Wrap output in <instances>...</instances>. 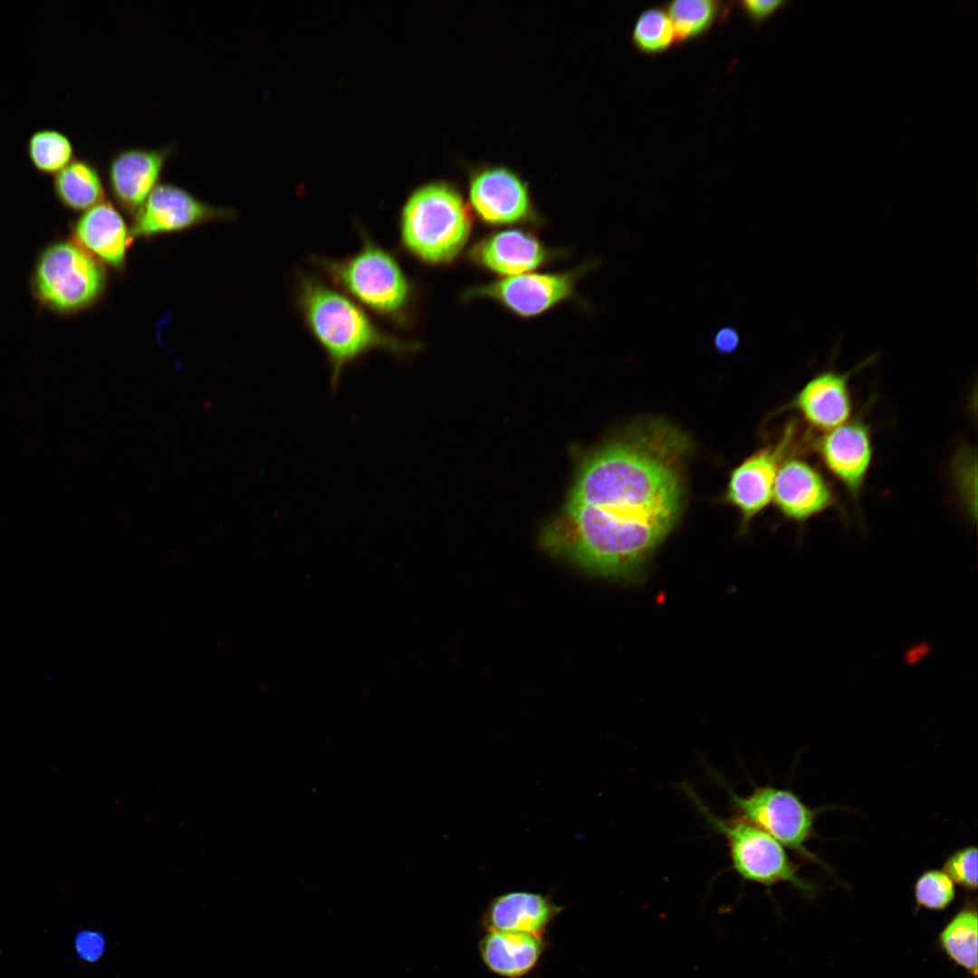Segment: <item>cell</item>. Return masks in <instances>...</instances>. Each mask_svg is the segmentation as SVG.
I'll return each instance as SVG.
<instances>
[{"label": "cell", "instance_id": "1", "mask_svg": "<svg viewBox=\"0 0 978 978\" xmlns=\"http://www.w3.org/2000/svg\"><path fill=\"white\" fill-rule=\"evenodd\" d=\"M692 447L666 420L629 426L582 463L542 543L596 575L637 576L682 515Z\"/></svg>", "mask_w": 978, "mask_h": 978}, {"label": "cell", "instance_id": "2", "mask_svg": "<svg viewBox=\"0 0 978 978\" xmlns=\"http://www.w3.org/2000/svg\"><path fill=\"white\" fill-rule=\"evenodd\" d=\"M296 298L306 328L326 354L332 390L344 369L369 352L405 358L421 348L383 331L358 302L316 276L297 274Z\"/></svg>", "mask_w": 978, "mask_h": 978}, {"label": "cell", "instance_id": "3", "mask_svg": "<svg viewBox=\"0 0 978 978\" xmlns=\"http://www.w3.org/2000/svg\"><path fill=\"white\" fill-rule=\"evenodd\" d=\"M471 210L453 185L426 184L407 199L399 218L400 242L411 255L446 265L463 252L472 233Z\"/></svg>", "mask_w": 978, "mask_h": 978}, {"label": "cell", "instance_id": "4", "mask_svg": "<svg viewBox=\"0 0 978 978\" xmlns=\"http://www.w3.org/2000/svg\"><path fill=\"white\" fill-rule=\"evenodd\" d=\"M332 283L360 306L406 325L410 321L413 287L396 257L368 236L360 248L341 259L313 257Z\"/></svg>", "mask_w": 978, "mask_h": 978}, {"label": "cell", "instance_id": "5", "mask_svg": "<svg viewBox=\"0 0 978 978\" xmlns=\"http://www.w3.org/2000/svg\"><path fill=\"white\" fill-rule=\"evenodd\" d=\"M681 789L709 826L724 836L732 868L742 879L767 887L788 883L805 896L816 894L817 886L800 875L799 866L776 839L736 815L714 814L687 783Z\"/></svg>", "mask_w": 978, "mask_h": 978}, {"label": "cell", "instance_id": "6", "mask_svg": "<svg viewBox=\"0 0 978 978\" xmlns=\"http://www.w3.org/2000/svg\"><path fill=\"white\" fill-rule=\"evenodd\" d=\"M714 775L727 791L734 815L761 829L804 860L816 863L828 873L834 874L806 845L818 836L814 829L815 821L825 808H811L791 790L771 784L755 787L751 793L742 796L734 792L720 775Z\"/></svg>", "mask_w": 978, "mask_h": 978}, {"label": "cell", "instance_id": "7", "mask_svg": "<svg viewBox=\"0 0 978 978\" xmlns=\"http://www.w3.org/2000/svg\"><path fill=\"white\" fill-rule=\"evenodd\" d=\"M106 274L101 263L79 244L60 242L41 255L34 274L39 299L51 308L72 312L92 304L102 293Z\"/></svg>", "mask_w": 978, "mask_h": 978}, {"label": "cell", "instance_id": "8", "mask_svg": "<svg viewBox=\"0 0 978 978\" xmlns=\"http://www.w3.org/2000/svg\"><path fill=\"white\" fill-rule=\"evenodd\" d=\"M597 265L591 261L569 271L503 277L466 289L462 298L488 299L519 317H535L571 298L580 278Z\"/></svg>", "mask_w": 978, "mask_h": 978}, {"label": "cell", "instance_id": "9", "mask_svg": "<svg viewBox=\"0 0 978 978\" xmlns=\"http://www.w3.org/2000/svg\"><path fill=\"white\" fill-rule=\"evenodd\" d=\"M232 216V209L204 202L177 185L159 183L134 215L130 230L132 236L148 239Z\"/></svg>", "mask_w": 978, "mask_h": 978}, {"label": "cell", "instance_id": "10", "mask_svg": "<svg viewBox=\"0 0 978 978\" xmlns=\"http://www.w3.org/2000/svg\"><path fill=\"white\" fill-rule=\"evenodd\" d=\"M470 205L477 217L494 226L537 225V215L527 184L513 171L503 167L485 168L469 180Z\"/></svg>", "mask_w": 978, "mask_h": 978}, {"label": "cell", "instance_id": "11", "mask_svg": "<svg viewBox=\"0 0 978 978\" xmlns=\"http://www.w3.org/2000/svg\"><path fill=\"white\" fill-rule=\"evenodd\" d=\"M793 435L790 426L780 441L759 449L732 471L724 500L737 509L744 526L772 501L776 475Z\"/></svg>", "mask_w": 978, "mask_h": 978}, {"label": "cell", "instance_id": "12", "mask_svg": "<svg viewBox=\"0 0 978 978\" xmlns=\"http://www.w3.org/2000/svg\"><path fill=\"white\" fill-rule=\"evenodd\" d=\"M175 150V144L156 149L134 147L121 149L111 156L107 168L108 185L124 211L137 213L159 184L166 163Z\"/></svg>", "mask_w": 978, "mask_h": 978}, {"label": "cell", "instance_id": "13", "mask_svg": "<svg viewBox=\"0 0 978 978\" xmlns=\"http://www.w3.org/2000/svg\"><path fill=\"white\" fill-rule=\"evenodd\" d=\"M561 254L545 245L533 233L508 229L477 240L469 248L467 257L479 268L509 277L544 266Z\"/></svg>", "mask_w": 978, "mask_h": 978}, {"label": "cell", "instance_id": "14", "mask_svg": "<svg viewBox=\"0 0 978 978\" xmlns=\"http://www.w3.org/2000/svg\"><path fill=\"white\" fill-rule=\"evenodd\" d=\"M875 359L876 355H870L846 372L835 369L818 372L799 390L789 408L795 409L810 427L821 431L828 432L846 423L852 411L849 379Z\"/></svg>", "mask_w": 978, "mask_h": 978}, {"label": "cell", "instance_id": "15", "mask_svg": "<svg viewBox=\"0 0 978 978\" xmlns=\"http://www.w3.org/2000/svg\"><path fill=\"white\" fill-rule=\"evenodd\" d=\"M820 457L828 470L857 496L872 461L869 428L861 418L848 422L826 432L817 445Z\"/></svg>", "mask_w": 978, "mask_h": 978}, {"label": "cell", "instance_id": "16", "mask_svg": "<svg viewBox=\"0 0 978 978\" xmlns=\"http://www.w3.org/2000/svg\"><path fill=\"white\" fill-rule=\"evenodd\" d=\"M772 501L788 519L804 522L829 508L832 490L816 468L801 458L781 462L774 482Z\"/></svg>", "mask_w": 978, "mask_h": 978}, {"label": "cell", "instance_id": "17", "mask_svg": "<svg viewBox=\"0 0 978 978\" xmlns=\"http://www.w3.org/2000/svg\"><path fill=\"white\" fill-rule=\"evenodd\" d=\"M74 235L78 244L100 263L121 270L132 240L121 213L102 201L86 210L77 220Z\"/></svg>", "mask_w": 978, "mask_h": 978}, {"label": "cell", "instance_id": "18", "mask_svg": "<svg viewBox=\"0 0 978 978\" xmlns=\"http://www.w3.org/2000/svg\"><path fill=\"white\" fill-rule=\"evenodd\" d=\"M564 908L551 896L512 891L494 896L483 916L487 931H509L542 936L551 922Z\"/></svg>", "mask_w": 978, "mask_h": 978}, {"label": "cell", "instance_id": "19", "mask_svg": "<svg viewBox=\"0 0 978 978\" xmlns=\"http://www.w3.org/2000/svg\"><path fill=\"white\" fill-rule=\"evenodd\" d=\"M544 950L542 936L490 930L479 943L480 956L493 973L520 978L532 970Z\"/></svg>", "mask_w": 978, "mask_h": 978}, {"label": "cell", "instance_id": "20", "mask_svg": "<svg viewBox=\"0 0 978 978\" xmlns=\"http://www.w3.org/2000/svg\"><path fill=\"white\" fill-rule=\"evenodd\" d=\"M53 185L57 199L72 210L86 211L104 201L100 170L90 159L75 158L53 176Z\"/></svg>", "mask_w": 978, "mask_h": 978}, {"label": "cell", "instance_id": "21", "mask_svg": "<svg viewBox=\"0 0 978 978\" xmlns=\"http://www.w3.org/2000/svg\"><path fill=\"white\" fill-rule=\"evenodd\" d=\"M730 2L716 0H676L665 5L674 27L676 45L696 41L706 35L717 22L730 14Z\"/></svg>", "mask_w": 978, "mask_h": 978}, {"label": "cell", "instance_id": "22", "mask_svg": "<svg viewBox=\"0 0 978 978\" xmlns=\"http://www.w3.org/2000/svg\"><path fill=\"white\" fill-rule=\"evenodd\" d=\"M939 943L947 956L957 965L977 974V911L968 906L960 910L944 926Z\"/></svg>", "mask_w": 978, "mask_h": 978}, {"label": "cell", "instance_id": "23", "mask_svg": "<svg viewBox=\"0 0 978 978\" xmlns=\"http://www.w3.org/2000/svg\"><path fill=\"white\" fill-rule=\"evenodd\" d=\"M25 151L31 166L42 175L55 176L75 158L71 139L51 128L34 131L26 141Z\"/></svg>", "mask_w": 978, "mask_h": 978}, {"label": "cell", "instance_id": "24", "mask_svg": "<svg viewBox=\"0 0 978 978\" xmlns=\"http://www.w3.org/2000/svg\"><path fill=\"white\" fill-rule=\"evenodd\" d=\"M631 43L646 56L661 55L676 45L674 27L664 6H649L638 14Z\"/></svg>", "mask_w": 978, "mask_h": 978}, {"label": "cell", "instance_id": "25", "mask_svg": "<svg viewBox=\"0 0 978 978\" xmlns=\"http://www.w3.org/2000/svg\"><path fill=\"white\" fill-rule=\"evenodd\" d=\"M914 895L918 906L943 910L955 897L954 883L943 870L929 869L916 879Z\"/></svg>", "mask_w": 978, "mask_h": 978}, {"label": "cell", "instance_id": "26", "mask_svg": "<svg viewBox=\"0 0 978 978\" xmlns=\"http://www.w3.org/2000/svg\"><path fill=\"white\" fill-rule=\"evenodd\" d=\"M954 883L968 891L977 889V849L975 846L961 848L951 853L944 860L942 869Z\"/></svg>", "mask_w": 978, "mask_h": 978}, {"label": "cell", "instance_id": "27", "mask_svg": "<svg viewBox=\"0 0 978 978\" xmlns=\"http://www.w3.org/2000/svg\"><path fill=\"white\" fill-rule=\"evenodd\" d=\"M737 5L746 19L754 27H759L770 20L777 12L787 7L789 2L784 0H743L738 2Z\"/></svg>", "mask_w": 978, "mask_h": 978}, {"label": "cell", "instance_id": "28", "mask_svg": "<svg viewBox=\"0 0 978 978\" xmlns=\"http://www.w3.org/2000/svg\"><path fill=\"white\" fill-rule=\"evenodd\" d=\"M105 948L102 934L95 930L80 931L74 938V950L78 957L84 962H97L103 955Z\"/></svg>", "mask_w": 978, "mask_h": 978}, {"label": "cell", "instance_id": "29", "mask_svg": "<svg viewBox=\"0 0 978 978\" xmlns=\"http://www.w3.org/2000/svg\"><path fill=\"white\" fill-rule=\"evenodd\" d=\"M740 336L733 327L720 329L714 337V347L722 354H731L739 346Z\"/></svg>", "mask_w": 978, "mask_h": 978}]
</instances>
